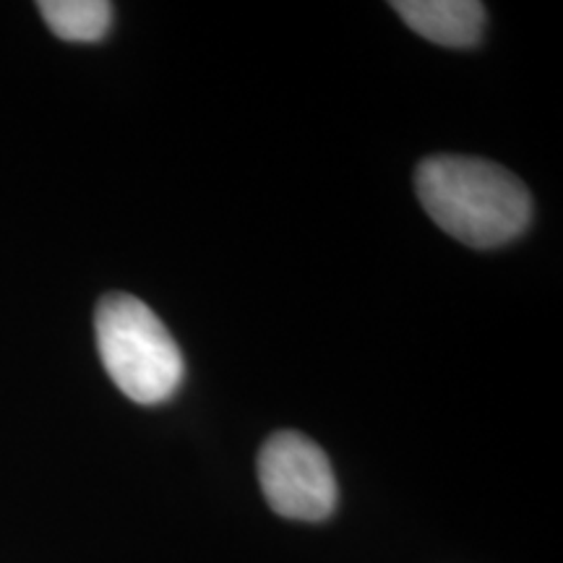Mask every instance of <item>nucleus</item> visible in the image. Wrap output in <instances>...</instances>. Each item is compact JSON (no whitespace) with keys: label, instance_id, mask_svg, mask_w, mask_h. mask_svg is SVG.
Wrapping results in <instances>:
<instances>
[{"label":"nucleus","instance_id":"1","mask_svg":"<svg viewBox=\"0 0 563 563\" xmlns=\"http://www.w3.org/2000/svg\"><path fill=\"white\" fill-rule=\"evenodd\" d=\"M415 191L439 228L470 249H501L530 228L525 183L481 157L433 154L415 170Z\"/></svg>","mask_w":563,"mask_h":563},{"label":"nucleus","instance_id":"2","mask_svg":"<svg viewBox=\"0 0 563 563\" xmlns=\"http://www.w3.org/2000/svg\"><path fill=\"white\" fill-rule=\"evenodd\" d=\"M95 334L104 371L131 402L154 407L180 389L183 352L144 300L125 292L104 295L97 302Z\"/></svg>","mask_w":563,"mask_h":563},{"label":"nucleus","instance_id":"3","mask_svg":"<svg viewBox=\"0 0 563 563\" xmlns=\"http://www.w3.org/2000/svg\"><path fill=\"white\" fill-rule=\"evenodd\" d=\"M258 483L279 517L323 522L336 509V477L319 443L295 431H279L258 452Z\"/></svg>","mask_w":563,"mask_h":563},{"label":"nucleus","instance_id":"4","mask_svg":"<svg viewBox=\"0 0 563 563\" xmlns=\"http://www.w3.org/2000/svg\"><path fill=\"white\" fill-rule=\"evenodd\" d=\"M391 9L415 34L443 47H475L485 32V5L477 0H397Z\"/></svg>","mask_w":563,"mask_h":563},{"label":"nucleus","instance_id":"5","mask_svg":"<svg viewBox=\"0 0 563 563\" xmlns=\"http://www.w3.org/2000/svg\"><path fill=\"white\" fill-rule=\"evenodd\" d=\"M37 9L55 37L66 42H100L112 24L108 0H42Z\"/></svg>","mask_w":563,"mask_h":563}]
</instances>
